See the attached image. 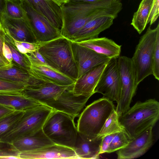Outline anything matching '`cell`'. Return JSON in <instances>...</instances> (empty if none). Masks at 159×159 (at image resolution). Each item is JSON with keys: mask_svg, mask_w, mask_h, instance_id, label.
<instances>
[{"mask_svg": "<svg viewBox=\"0 0 159 159\" xmlns=\"http://www.w3.org/2000/svg\"><path fill=\"white\" fill-rule=\"evenodd\" d=\"M63 25L62 36L71 40L75 34L89 20L98 17L116 18L122 8L120 1L102 0L92 3L67 2L61 6Z\"/></svg>", "mask_w": 159, "mask_h": 159, "instance_id": "cell-1", "label": "cell"}, {"mask_svg": "<svg viewBox=\"0 0 159 159\" xmlns=\"http://www.w3.org/2000/svg\"><path fill=\"white\" fill-rule=\"evenodd\" d=\"M159 103L155 99L137 102L119 116L124 132L130 139L155 125L159 119Z\"/></svg>", "mask_w": 159, "mask_h": 159, "instance_id": "cell-2", "label": "cell"}, {"mask_svg": "<svg viewBox=\"0 0 159 159\" xmlns=\"http://www.w3.org/2000/svg\"><path fill=\"white\" fill-rule=\"evenodd\" d=\"M52 68L76 80L77 67L71 47V41L61 36L43 43L38 50Z\"/></svg>", "mask_w": 159, "mask_h": 159, "instance_id": "cell-3", "label": "cell"}, {"mask_svg": "<svg viewBox=\"0 0 159 159\" xmlns=\"http://www.w3.org/2000/svg\"><path fill=\"white\" fill-rule=\"evenodd\" d=\"M115 110L113 102L103 97L87 106L80 115L77 131L89 137L98 136L106 121Z\"/></svg>", "mask_w": 159, "mask_h": 159, "instance_id": "cell-4", "label": "cell"}, {"mask_svg": "<svg viewBox=\"0 0 159 159\" xmlns=\"http://www.w3.org/2000/svg\"><path fill=\"white\" fill-rule=\"evenodd\" d=\"M42 129L54 144L74 149L78 131L74 119L69 115L53 110Z\"/></svg>", "mask_w": 159, "mask_h": 159, "instance_id": "cell-5", "label": "cell"}, {"mask_svg": "<svg viewBox=\"0 0 159 159\" xmlns=\"http://www.w3.org/2000/svg\"><path fill=\"white\" fill-rule=\"evenodd\" d=\"M53 110L48 107L41 105L25 111L14 127L0 140L12 143L33 134L42 128Z\"/></svg>", "mask_w": 159, "mask_h": 159, "instance_id": "cell-6", "label": "cell"}, {"mask_svg": "<svg viewBox=\"0 0 159 159\" xmlns=\"http://www.w3.org/2000/svg\"><path fill=\"white\" fill-rule=\"evenodd\" d=\"M159 23L152 29L150 26L140 38L131 58L135 69L136 84L138 85L146 77L152 74V59L157 35Z\"/></svg>", "mask_w": 159, "mask_h": 159, "instance_id": "cell-7", "label": "cell"}, {"mask_svg": "<svg viewBox=\"0 0 159 159\" xmlns=\"http://www.w3.org/2000/svg\"><path fill=\"white\" fill-rule=\"evenodd\" d=\"M120 82V98L115 111L119 116L130 107L137 88L134 67L131 58L125 56L118 58Z\"/></svg>", "mask_w": 159, "mask_h": 159, "instance_id": "cell-8", "label": "cell"}, {"mask_svg": "<svg viewBox=\"0 0 159 159\" xmlns=\"http://www.w3.org/2000/svg\"><path fill=\"white\" fill-rule=\"evenodd\" d=\"M25 19L37 42H47L62 36L61 32L44 16L33 9L24 0H20Z\"/></svg>", "mask_w": 159, "mask_h": 159, "instance_id": "cell-9", "label": "cell"}, {"mask_svg": "<svg viewBox=\"0 0 159 159\" xmlns=\"http://www.w3.org/2000/svg\"><path fill=\"white\" fill-rule=\"evenodd\" d=\"M120 92L118 58H111L104 69L95 90L112 102L117 103Z\"/></svg>", "mask_w": 159, "mask_h": 159, "instance_id": "cell-10", "label": "cell"}, {"mask_svg": "<svg viewBox=\"0 0 159 159\" xmlns=\"http://www.w3.org/2000/svg\"><path fill=\"white\" fill-rule=\"evenodd\" d=\"M71 41L73 53L78 70L77 78L93 67L107 63L111 59L77 42Z\"/></svg>", "mask_w": 159, "mask_h": 159, "instance_id": "cell-11", "label": "cell"}, {"mask_svg": "<svg viewBox=\"0 0 159 159\" xmlns=\"http://www.w3.org/2000/svg\"><path fill=\"white\" fill-rule=\"evenodd\" d=\"M31 63L29 73L36 78L61 85H71L75 80L43 63L29 54H26Z\"/></svg>", "mask_w": 159, "mask_h": 159, "instance_id": "cell-12", "label": "cell"}, {"mask_svg": "<svg viewBox=\"0 0 159 159\" xmlns=\"http://www.w3.org/2000/svg\"><path fill=\"white\" fill-rule=\"evenodd\" d=\"M72 89L65 91L56 99L44 105L67 114L73 119L78 116L89 98L74 94Z\"/></svg>", "mask_w": 159, "mask_h": 159, "instance_id": "cell-13", "label": "cell"}, {"mask_svg": "<svg viewBox=\"0 0 159 159\" xmlns=\"http://www.w3.org/2000/svg\"><path fill=\"white\" fill-rule=\"evenodd\" d=\"M152 128H149L134 138L130 139L126 147L117 150V159H134L143 155L153 144Z\"/></svg>", "mask_w": 159, "mask_h": 159, "instance_id": "cell-14", "label": "cell"}, {"mask_svg": "<svg viewBox=\"0 0 159 159\" xmlns=\"http://www.w3.org/2000/svg\"><path fill=\"white\" fill-rule=\"evenodd\" d=\"M73 85H61L46 82L35 86H26L22 92L27 97L44 105L56 99L66 90H72Z\"/></svg>", "mask_w": 159, "mask_h": 159, "instance_id": "cell-15", "label": "cell"}, {"mask_svg": "<svg viewBox=\"0 0 159 159\" xmlns=\"http://www.w3.org/2000/svg\"><path fill=\"white\" fill-rule=\"evenodd\" d=\"M0 23L5 32L14 39L19 41L37 42L25 18H12L3 14Z\"/></svg>", "mask_w": 159, "mask_h": 159, "instance_id": "cell-16", "label": "cell"}, {"mask_svg": "<svg viewBox=\"0 0 159 159\" xmlns=\"http://www.w3.org/2000/svg\"><path fill=\"white\" fill-rule=\"evenodd\" d=\"M20 159H79L74 150L56 144L20 152Z\"/></svg>", "mask_w": 159, "mask_h": 159, "instance_id": "cell-17", "label": "cell"}, {"mask_svg": "<svg viewBox=\"0 0 159 159\" xmlns=\"http://www.w3.org/2000/svg\"><path fill=\"white\" fill-rule=\"evenodd\" d=\"M107 63L93 67L77 78L73 85L74 94L89 98L95 93V88Z\"/></svg>", "mask_w": 159, "mask_h": 159, "instance_id": "cell-18", "label": "cell"}, {"mask_svg": "<svg viewBox=\"0 0 159 159\" xmlns=\"http://www.w3.org/2000/svg\"><path fill=\"white\" fill-rule=\"evenodd\" d=\"M61 32L63 20L61 6L53 0H24Z\"/></svg>", "mask_w": 159, "mask_h": 159, "instance_id": "cell-19", "label": "cell"}, {"mask_svg": "<svg viewBox=\"0 0 159 159\" xmlns=\"http://www.w3.org/2000/svg\"><path fill=\"white\" fill-rule=\"evenodd\" d=\"M102 138L89 137L78 131L74 150L79 159H98Z\"/></svg>", "mask_w": 159, "mask_h": 159, "instance_id": "cell-20", "label": "cell"}, {"mask_svg": "<svg viewBox=\"0 0 159 159\" xmlns=\"http://www.w3.org/2000/svg\"><path fill=\"white\" fill-rule=\"evenodd\" d=\"M114 19L109 16L93 19L86 23L71 41L77 42L98 37L101 32L110 27Z\"/></svg>", "mask_w": 159, "mask_h": 159, "instance_id": "cell-21", "label": "cell"}, {"mask_svg": "<svg viewBox=\"0 0 159 159\" xmlns=\"http://www.w3.org/2000/svg\"><path fill=\"white\" fill-rule=\"evenodd\" d=\"M0 79L7 81L22 83L26 86H31L47 82L36 78L31 75L27 71L11 63L0 67Z\"/></svg>", "mask_w": 159, "mask_h": 159, "instance_id": "cell-22", "label": "cell"}, {"mask_svg": "<svg viewBox=\"0 0 159 159\" xmlns=\"http://www.w3.org/2000/svg\"><path fill=\"white\" fill-rule=\"evenodd\" d=\"M77 43L110 58H118L120 56L121 51V45L105 37H97Z\"/></svg>", "mask_w": 159, "mask_h": 159, "instance_id": "cell-23", "label": "cell"}, {"mask_svg": "<svg viewBox=\"0 0 159 159\" xmlns=\"http://www.w3.org/2000/svg\"><path fill=\"white\" fill-rule=\"evenodd\" d=\"M22 91L0 93V104L20 111L43 105L25 96Z\"/></svg>", "mask_w": 159, "mask_h": 159, "instance_id": "cell-24", "label": "cell"}, {"mask_svg": "<svg viewBox=\"0 0 159 159\" xmlns=\"http://www.w3.org/2000/svg\"><path fill=\"white\" fill-rule=\"evenodd\" d=\"M12 143L20 152L54 144L46 135L42 129L31 135L18 139Z\"/></svg>", "mask_w": 159, "mask_h": 159, "instance_id": "cell-25", "label": "cell"}, {"mask_svg": "<svg viewBox=\"0 0 159 159\" xmlns=\"http://www.w3.org/2000/svg\"><path fill=\"white\" fill-rule=\"evenodd\" d=\"M154 0H142L133 15L131 25L140 34L148 24V18Z\"/></svg>", "mask_w": 159, "mask_h": 159, "instance_id": "cell-26", "label": "cell"}, {"mask_svg": "<svg viewBox=\"0 0 159 159\" xmlns=\"http://www.w3.org/2000/svg\"><path fill=\"white\" fill-rule=\"evenodd\" d=\"M4 42L11 50L12 58L11 63L28 72L30 69L31 63L25 54L21 53L17 49L13 44L12 38L9 35L5 34Z\"/></svg>", "mask_w": 159, "mask_h": 159, "instance_id": "cell-27", "label": "cell"}, {"mask_svg": "<svg viewBox=\"0 0 159 159\" xmlns=\"http://www.w3.org/2000/svg\"><path fill=\"white\" fill-rule=\"evenodd\" d=\"M24 111L15 110L0 119V140L14 127Z\"/></svg>", "mask_w": 159, "mask_h": 159, "instance_id": "cell-28", "label": "cell"}, {"mask_svg": "<svg viewBox=\"0 0 159 159\" xmlns=\"http://www.w3.org/2000/svg\"><path fill=\"white\" fill-rule=\"evenodd\" d=\"M124 131L119 120V116L114 111L106 121L98 136L102 138L108 135Z\"/></svg>", "mask_w": 159, "mask_h": 159, "instance_id": "cell-29", "label": "cell"}, {"mask_svg": "<svg viewBox=\"0 0 159 159\" xmlns=\"http://www.w3.org/2000/svg\"><path fill=\"white\" fill-rule=\"evenodd\" d=\"M4 14L12 18L24 19L25 17L20 0H6Z\"/></svg>", "mask_w": 159, "mask_h": 159, "instance_id": "cell-30", "label": "cell"}, {"mask_svg": "<svg viewBox=\"0 0 159 159\" xmlns=\"http://www.w3.org/2000/svg\"><path fill=\"white\" fill-rule=\"evenodd\" d=\"M130 140L124 131L116 133L111 141L106 153L114 152L125 147L128 144Z\"/></svg>", "mask_w": 159, "mask_h": 159, "instance_id": "cell-31", "label": "cell"}, {"mask_svg": "<svg viewBox=\"0 0 159 159\" xmlns=\"http://www.w3.org/2000/svg\"><path fill=\"white\" fill-rule=\"evenodd\" d=\"M12 38L14 45L20 52L23 54L30 53L38 50L45 43L37 42L31 43L19 41Z\"/></svg>", "mask_w": 159, "mask_h": 159, "instance_id": "cell-32", "label": "cell"}, {"mask_svg": "<svg viewBox=\"0 0 159 159\" xmlns=\"http://www.w3.org/2000/svg\"><path fill=\"white\" fill-rule=\"evenodd\" d=\"M26 85L23 83L0 79V93L22 91Z\"/></svg>", "mask_w": 159, "mask_h": 159, "instance_id": "cell-33", "label": "cell"}, {"mask_svg": "<svg viewBox=\"0 0 159 159\" xmlns=\"http://www.w3.org/2000/svg\"><path fill=\"white\" fill-rule=\"evenodd\" d=\"M20 153L12 143L0 140V159L10 156H16L20 159Z\"/></svg>", "mask_w": 159, "mask_h": 159, "instance_id": "cell-34", "label": "cell"}, {"mask_svg": "<svg viewBox=\"0 0 159 159\" xmlns=\"http://www.w3.org/2000/svg\"><path fill=\"white\" fill-rule=\"evenodd\" d=\"M152 74L155 78L159 80V34L157 38L152 59Z\"/></svg>", "mask_w": 159, "mask_h": 159, "instance_id": "cell-35", "label": "cell"}, {"mask_svg": "<svg viewBox=\"0 0 159 159\" xmlns=\"http://www.w3.org/2000/svg\"><path fill=\"white\" fill-rule=\"evenodd\" d=\"M159 0H154L148 19V24L150 26L154 23L158 17L159 14Z\"/></svg>", "mask_w": 159, "mask_h": 159, "instance_id": "cell-36", "label": "cell"}, {"mask_svg": "<svg viewBox=\"0 0 159 159\" xmlns=\"http://www.w3.org/2000/svg\"><path fill=\"white\" fill-rule=\"evenodd\" d=\"M116 133L108 135L102 138L100 147V154L106 153L111 141Z\"/></svg>", "mask_w": 159, "mask_h": 159, "instance_id": "cell-37", "label": "cell"}, {"mask_svg": "<svg viewBox=\"0 0 159 159\" xmlns=\"http://www.w3.org/2000/svg\"><path fill=\"white\" fill-rule=\"evenodd\" d=\"M5 32L0 23V57H1L5 61L9 64V63L3 56L2 52V48L3 42H5Z\"/></svg>", "mask_w": 159, "mask_h": 159, "instance_id": "cell-38", "label": "cell"}, {"mask_svg": "<svg viewBox=\"0 0 159 159\" xmlns=\"http://www.w3.org/2000/svg\"><path fill=\"white\" fill-rule=\"evenodd\" d=\"M2 52L3 56L6 59L9 63H11L12 60L11 50L9 46L5 42L3 43Z\"/></svg>", "mask_w": 159, "mask_h": 159, "instance_id": "cell-39", "label": "cell"}, {"mask_svg": "<svg viewBox=\"0 0 159 159\" xmlns=\"http://www.w3.org/2000/svg\"><path fill=\"white\" fill-rule=\"evenodd\" d=\"M14 111L11 108L0 104V119Z\"/></svg>", "mask_w": 159, "mask_h": 159, "instance_id": "cell-40", "label": "cell"}, {"mask_svg": "<svg viewBox=\"0 0 159 159\" xmlns=\"http://www.w3.org/2000/svg\"><path fill=\"white\" fill-rule=\"evenodd\" d=\"M6 4V0H0V21L1 18L4 14Z\"/></svg>", "mask_w": 159, "mask_h": 159, "instance_id": "cell-41", "label": "cell"}, {"mask_svg": "<svg viewBox=\"0 0 159 159\" xmlns=\"http://www.w3.org/2000/svg\"><path fill=\"white\" fill-rule=\"evenodd\" d=\"M102 0H69L68 2L76 3H92L97 2Z\"/></svg>", "mask_w": 159, "mask_h": 159, "instance_id": "cell-42", "label": "cell"}, {"mask_svg": "<svg viewBox=\"0 0 159 159\" xmlns=\"http://www.w3.org/2000/svg\"><path fill=\"white\" fill-rule=\"evenodd\" d=\"M60 6L63 4L68 2L69 0H53Z\"/></svg>", "mask_w": 159, "mask_h": 159, "instance_id": "cell-43", "label": "cell"}, {"mask_svg": "<svg viewBox=\"0 0 159 159\" xmlns=\"http://www.w3.org/2000/svg\"><path fill=\"white\" fill-rule=\"evenodd\" d=\"M9 64H8L1 57H0V67L8 65Z\"/></svg>", "mask_w": 159, "mask_h": 159, "instance_id": "cell-44", "label": "cell"}, {"mask_svg": "<svg viewBox=\"0 0 159 159\" xmlns=\"http://www.w3.org/2000/svg\"><path fill=\"white\" fill-rule=\"evenodd\" d=\"M117 0L119 1H121V0Z\"/></svg>", "mask_w": 159, "mask_h": 159, "instance_id": "cell-45", "label": "cell"}]
</instances>
